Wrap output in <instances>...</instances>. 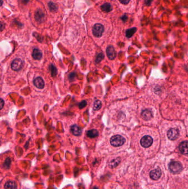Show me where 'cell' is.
<instances>
[{
    "mask_svg": "<svg viewBox=\"0 0 188 189\" xmlns=\"http://www.w3.org/2000/svg\"><path fill=\"white\" fill-rule=\"evenodd\" d=\"M44 17L45 15L41 9L38 10L35 13V18L37 22H43L44 20Z\"/></svg>",
    "mask_w": 188,
    "mask_h": 189,
    "instance_id": "7c38bea8",
    "label": "cell"
},
{
    "mask_svg": "<svg viewBox=\"0 0 188 189\" xmlns=\"http://www.w3.org/2000/svg\"><path fill=\"white\" fill-rule=\"evenodd\" d=\"M4 188L5 189H16L17 188V185L15 182L9 181L5 184Z\"/></svg>",
    "mask_w": 188,
    "mask_h": 189,
    "instance_id": "e0dca14e",
    "label": "cell"
},
{
    "mask_svg": "<svg viewBox=\"0 0 188 189\" xmlns=\"http://www.w3.org/2000/svg\"><path fill=\"white\" fill-rule=\"evenodd\" d=\"M120 159L119 158L114 159L110 163L109 167H110L111 168H114V167L118 166V164L120 163Z\"/></svg>",
    "mask_w": 188,
    "mask_h": 189,
    "instance_id": "ffe728a7",
    "label": "cell"
},
{
    "mask_svg": "<svg viewBox=\"0 0 188 189\" xmlns=\"http://www.w3.org/2000/svg\"><path fill=\"white\" fill-rule=\"evenodd\" d=\"M87 135L88 137H89V138H95V137L98 136L99 133H98V131L97 129H91V130H88L87 132Z\"/></svg>",
    "mask_w": 188,
    "mask_h": 189,
    "instance_id": "2e32d148",
    "label": "cell"
},
{
    "mask_svg": "<svg viewBox=\"0 0 188 189\" xmlns=\"http://www.w3.org/2000/svg\"><path fill=\"white\" fill-rule=\"evenodd\" d=\"M152 1H153V0H145V3L147 6H151Z\"/></svg>",
    "mask_w": 188,
    "mask_h": 189,
    "instance_id": "83f0119b",
    "label": "cell"
},
{
    "mask_svg": "<svg viewBox=\"0 0 188 189\" xmlns=\"http://www.w3.org/2000/svg\"><path fill=\"white\" fill-rule=\"evenodd\" d=\"M87 102L86 101H82L81 102L79 103V108L80 109H82L83 108L87 106Z\"/></svg>",
    "mask_w": 188,
    "mask_h": 189,
    "instance_id": "cb8c5ba5",
    "label": "cell"
},
{
    "mask_svg": "<svg viewBox=\"0 0 188 189\" xmlns=\"http://www.w3.org/2000/svg\"><path fill=\"white\" fill-rule=\"evenodd\" d=\"M23 61L21 59H16L12 63L11 68L15 71H19L23 68Z\"/></svg>",
    "mask_w": 188,
    "mask_h": 189,
    "instance_id": "8992f818",
    "label": "cell"
},
{
    "mask_svg": "<svg viewBox=\"0 0 188 189\" xmlns=\"http://www.w3.org/2000/svg\"><path fill=\"white\" fill-rule=\"evenodd\" d=\"M104 31V26L100 24L97 23L93 27V34L96 37H101Z\"/></svg>",
    "mask_w": 188,
    "mask_h": 189,
    "instance_id": "277c9868",
    "label": "cell"
},
{
    "mask_svg": "<svg viewBox=\"0 0 188 189\" xmlns=\"http://www.w3.org/2000/svg\"><path fill=\"white\" fill-rule=\"evenodd\" d=\"M137 30V28L136 27H133L130 29H128L126 30L125 34L127 38H131L133 36V34L136 32Z\"/></svg>",
    "mask_w": 188,
    "mask_h": 189,
    "instance_id": "9a60e30c",
    "label": "cell"
},
{
    "mask_svg": "<svg viewBox=\"0 0 188 189\" xmlns=\"http://www.w3.org/2000/svg\"><path fill=\"white\" fill-rule=\"evenodd\" d=\"M119 1L122 3V4H124V5H127L128 4L130 0H119Z\"/></svg>",
    "mask_w": 188,
    "mask_h": 189,
    "instance_id": "4316f807",
    "label": "cell"
},
{
    "mask_svg": "<svg viewBox=\"0 0 188 189\" xmlns=\"http://www.w3.org/2000/svg\"><path fill=\"white\" fill-rule=\"evenodd\" d=\"M127 18H128V17H127V16L126 15H123V16H122V17H121V19L124 22H125L127 20Z\"/></svg>",
    "mask_w": 188,
    "mask_h": 189,
    "instance_id": "f1b7e54d",
    "label": "cell"
},
{
    "mask_svg": "<svg viewBox=\"0 0 188 189\" xmlns=\"http://www.w3.org/2000/svg\"><path fill=\"white\" fill-rule=\"evenodd\" d=\"M33 83L37 88L40 89H42L44 87V85H45L44 81L43 79L40 77H38L35 78L34 80Z\"/></svg>",
    "mask_w": 188,
    "mask_h": 189,
    "instance_id": "30bf717a",
    "label": "cell"
},
{
    "mask_svg": "<svg viewBox=\"0 0 188 189\" xmlns=\"http://www.w3.org/2000/svg\"><path fill=\"white\" fill-rule=\"evenodd\" d=\"M168 138L171 141H174L179 136V130L177 128L169 129L167 133Z\"/></svg>",
    "mask_w": 188,
    "mask_h": 189,
    "instance_id": "3957f363",
    "label": "cell"
},
{
    "mask_svg": "<svg viewBox=\"0 0 188 189\" xmlns=\"http://www.w3.org/2000/svg\"><path fill=\"white\" fill-rule=\"evenodd\" d=\"M106 52L108 58L110 60H113L115 58L117 53L115 50L113 46H108L107 48Z\"/></svg>",
    "mask_w": 188,
    "mask_h": 189,
    "instance_id": "52a82bcc",
    "label": "cell"
},
{
    "mask_svg": "<svg viewBox=\"0 0 188 189\" xmlns=\"http://www.w3.org/2000/svg\"><path fill=\"white\" fill-rule=\"evenodd\" d=\"M10 163H11V160H10V159H9V158H7V159L6 160V161H5V163L4 164V166H5L6 167L8 168V167H9Z\"/></svg>",
    "mask_w": 188,
    "mask_h": 189,
    "instance_id": "d4e9b609",
    "label": "cell"
},
{
    "mask_svg": "<svg viewBox=\"0 0 188 189\" xmlns=\"http://www.w3.org/2000/svg\"><path fill=\"white\" fill-rule=\"evenodd\" d=\"M48 7L50 9V11L52 12H56L57 10V8H58L57 6L52 2H50L48 3Z\"/></svg>",
    "mask_w": 188,
    "mask_h": 189,
    "instance_id": "44dd1931",
    "label": "cell"
},
{
    "mask_svg": "<svg viewBox=\"0 0 188 189\" xmlns=\"http://www.w3.org/2000/svg\"><path fill=\"white\" fill-rule=\"evenodd\" d=\"M32 56H33V57L34 59L40 60V59H41V58L43 56V54H42V52H41V50H40L39 49H34L33 52Z\"/></svg>",
    "mask_w": 188,
    "mask_h": 189,
    "instance_id": "5bb4252c",
    "label": "cell"
},
{
    "mask_svg": "<svg viewBox=\"0 0 188 189\" xmlns=\"http://www.w3.org/2000/svg\"><path fill=\"white\" fill-rule=\"evenodd\" d=\"M50 68L51 70L52 76H55L56 75V74H57V69L55 68V67L53 65H51L50 67Z\"/></svg>",
    "mask_w": 188,
    "mask_h": 189,
    "instance_id": "603a6c76",
    "label": "cell"
},
{
    "mask_svg": "<svg viewBox=\"0 0 188 189\" xmlns=\"http://www.w3.org/2000/svg\"><path fill=\"white\" fill-rule=\"evenodd\" d=\"M141 116H142V118L145 121H149V120H151V118L153 117L152 112L148 109L144 110L141 114Z\"/></svg>",
    "mask_w": 188,
    "mask_h": 189,
    "instance_id": "9c48e42d",
    "label": "cell"
},
{
    "mask_svg": "<svg viewBox=\"0 0 188 189\" xmlns=\"http://www.w3.org/2000/svg\"><path fill=\"white\" fill-rule=\"evenodd\" d=\"M179 150L183 154H188V142H181L179 145Z\"/></svg>",
    "mask_w": 188,
    "mask_h": 189,
    "instance_id": "8fae6325",
    "label": "cell"
},
{
    "mask_svg": "<svg viewBox=\"0 0 188 189\" xmlns=\"http://www.w3.org/2000/svg\"><path fill=\"white\" fill-rule=\"evenodd\" d=\"M71 130L73 135L76 136H80L82 133V130L77 125H73L71 127Z\"/></svg>",
    "mask_w": 188,
    "mask_h": 189,
    "instance_id": "4fadbf2b",
    "label": "cell"
},
{
    "mask_svg": "<svg viewBox=\"0 0 188 189\" xmlns=\"http://www.w3.org/2000/svg\"><path fill=\"white\" fill-rule=\"evenodd\" d=\"M161 174H162L161 170L159 168H157V169H154L152 171H151L149 175H150V177L152 179H153L154 180H157L160 178Z\"/></svg>",
    "mask_w": 188,
    "mask_h": 189,
    "instance_id": "ba28073f",
    "label": "cell"
},
{
    "mask_svg": "<svg viewBox=\"0 0 188 189\" xmlns=\"http://www.w3.org/2000/svg\"><path fill=\"white\" fill-rule=\"evenodd\" d=\"M76 76V74L74 73H71L70 74V76H69V79L71 81H72L75 79V77Z\"/></svg>",
    "mask_w": 188,
    "mask_h": 189,
    "instance_id": "484cf974",
    "label": "cell"
},
{
    "mask_svg": "<svg viewBox=\"0 0 188 189\" xmlns=\"http://www.w3.org/2000/svg\"><path fill=\"white\" fill-rule=\"evenodd\" d=\"M153 138L149 135H145L141 138L140 144L144 148H149L153 143Z\"/></svg>",
    "mask_w": 188,
    "mask_h": 189,
    "instance_id": "5b68a950",
    "label": "cell"
},
{
    "mask_svg": "<svg viewBox=\"0 0 188 189\" xmlns=\"http://www.w3.org/2000/svg\"><path fill=\"white\" fill-rule=\"evenodd\" d=\"M4 101H3V99H1V106H0V107H1V109H2V108H3V105H4Z\"/></svg>",
    "mask_w": 188,
    "mask_h": 189,
    "instance_id": "f546056e",
    "label": "cell"
},
{
    "mask_svg": "<svg viewBox=\"0 0 188 189\" xmlns=\"http://www.w3.org/2000/svg\"><path fill=\"white\" fill-rule=\"evenodd\" d=\"M102 11L106 12H109L112 11L113 7L109 3H105L101 6Z\"/></svg>",
    "mask_w": 188,
    "mask_h": 189,
    "instance_id": "ac0fdd59",
    "label": "cell"
},
{
    "mask_svg": "<svg viewBox=\"0 0 188 189\" xmlns=\"http://www.w3.org/2000/svg\"><path fill=\"white\" fill-rule=\"evenodd\" d=\"M102 102L99 100H96L93 104V110L95 111H98L102 108Z\"/></svg>",
    "mask_w": 188,
    "mask_h": 189,
    "instance_id": "d6986e66",
    "label": "cell"
},
{
    "mask_svg": "<svg viewBox=\"0 0 188 189\" xmlns=\"http://www.w3.org/2000/svg\"><path fill=\"white\" fill-rule=\"evenodd\" d=\"M104 54L103 53H99L97 56V58H96V60H95L96 63H100L102 59L104 58Z\"/></svg>",
    "mask_w": 188,
    "mask_h": 189,
    "instance_id": "7402d4cb",
    "label": "cell"
},
{
    "mask_svg": "<svg viewBox=\"0 0 188 189\" xmlns=\"http://www.w3.org/2000/svg\"><path fill=\"white\" fill-rule=\"evenodd\" d=\"M110 142L114 147H120L125 143V139L120 135H115L110 138Z\"/></svg>",
    "mask_w": 188,
    "mask_h": 189,
    "instance_id": "6da1fadb",
    "label": "cell"
},
{
    "mask_svg": "<svg viewBox=\"0 0 188 189\" xmlns=\"http://www.w3.org/2000/svg\"><path fill=\"white\" fill-rule=\"evenodd\" d=\"M169 170L173 173H178L183 169L181 164L178 161H172L169 165Z\"/></svg>",
    "mask_w": 188,
    "mask_h": 189,
    "instance_id": "7a4b0ae2",
    "label": "cell"
},
{
    "mask_svg": "<svg viewBox=\"0 0 188 189\" xmlns=\"http://www.w3.org/2000/svg\"><path fill=\"white\" fill-rule=\"evenodd\" d=\"M29 0H23V2L24 3H28V2L29 1Z\"/></svg>",
    "mask_w": 188,
    "mask_h": 189,
    "instance_id": "4dcf8cb0",
    "label": "cell"
}]
</instances>
